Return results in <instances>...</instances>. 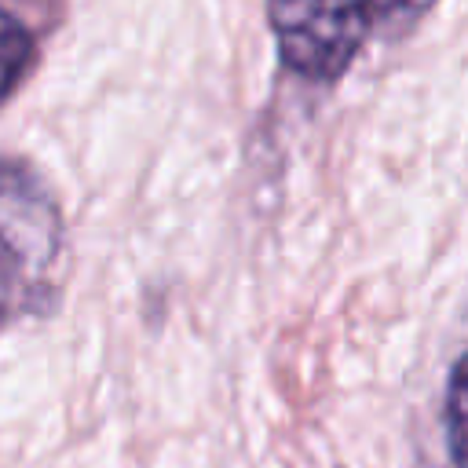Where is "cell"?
Masks as SVG:
<instances>
[{"instance_id":"obj_4","label":"cell","mask_w":468,"mask_h":468,"mask_svg":"<svg viewBox=\"0 0 468 468\" xmlns=\"http://www.w3.org/2000/svg\"><path fill=\"white\" fill-rule=\"evenodd\" d=\"M446 435L453 464L468 468V351L461 355L446 384Z\"/></svg>"},{"instance_id":"obj_3","label":"cell","mask_w":468,"mask_h":468,"mask_svg":"<svg viewBox=\"0 0 468 468\" xmlns=\"http://www.w3.org/2000/svg\"><path fill=\"white\" fill-rule=\"evenodd\" d=\"M33 55H37L33 33L11 11L0 7V102H7V95L22 84L26 69L33 66Z\"/></svg>"},{"instance_id":"obj_1","label":"cell","mask_w":468,"mask_h":468,"mask_svg":"<svg viewBox=\"0 0 468 468\" xmlns=\"http://www.w3.org/2000/svg\"><path fill=\"white\" fill-rule=\"evenodd\" d=\"M62 249V216L44 183L18 161L0 157V333L40 311Z\"/></svg>"},{"instance_id":"obj_5","label":"cell","mask_w":468,"mask_h":468,"mask_svg":"<svg viewBox=\"0 0 468 468\" xmlns=\"http://www.w3.org/2000/svg\"><path fill=\"white\" fill-rule=\"evenodd\" d=\"M435 0H373V18H384V22H413Z\"/></svg>"},{"instance_id":"obj_2","label":"cell","mask_w":468,"mask_h":468,"mask_svg":"<svg viewBox=\"0 0 468 468\" xmlns=\"http://www.w3.org/2000/svg\"><path fill=\"white\" fill-rule=\"evenodd\" d=\"M282 62L307 80H336L373 26V0H267Z\"/></svg>"}]
</instances>
